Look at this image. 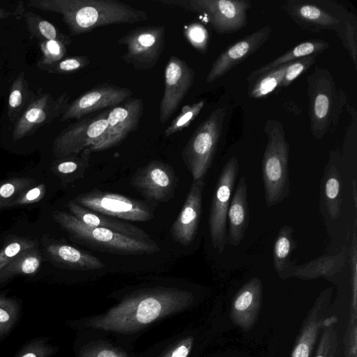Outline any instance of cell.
I'll list each match as a JSON object with an SVG mask.
<instances>
[{"label":"cell","instance_id":"cell-1","mask_svg":"<svg viewBox=\"0 0 357 357\" xmlns=\"http://www.w3.org/2000/svg\"><path fill=\"white\" fill-rule=\"evenodd\" d=\"M193 300L192 293L184 289H146L126 298L107 313L89 319L87 325L107 331L133 333L160 318L188 307Z\"/></svg>","mask_w":357,"mask_h":357},{"label":"cell","instance_id":"cell-2","mask_svg":"<svg viewBox=\"0 0 357 357\" xmlns=\"http://www.w3.org/2000/svg\"><path fill=\"white\" fill-rule=\"evenodd\" d=\"M27 6L60 14L70 35L111 24L147 20L146 11L116 0H31Z\"/></svg>","mask_w":357,"mask_h":357},{"label":"cell","instance_id":"cell-3","mask_svg":"<svg viewBox=\"0 0 357 357\" xmlns=\"http://www.w3.org/2000/svg\"><path fill=\"white\" fill-rule=\"evenodd\" d=\"M52 217L72 241L93 250L119 255H146L160 250L155 241H142L105 228L89 226L65 211H55Z\"/></svg>","mask_w":357,"mask_h":357},{"label":"cell","instance_id":"cell-4","mask_svg":"<svg viewBox=\"0 0 357 357\" xmlns=\"http://www.w3.org/2000/svg\"><path fill=\"white\" fill-rule=\"evenodd\" d=\"M264 132L267 144L261 160L265 202L268 207L281 203L290 194L289 144L284 127L275 119L266 121Z\"/></svg>","mask_w":357,"mask_h":357},{"label":"cell","instance_id":"cell-5","mask_svg":"<svg viewBox=\"0 0 357 357\" xmlns=\"http://www.w3.org/2000/svg\"><path fill=\"white\" fill-rule=\"evenodd\" d=\"M307 83L311 132L316 139H321L335 128L346 95L337 90L334 77L326 68H314Z\"/></svg>","mask_w":357,"mask_h":357},{"label":"cell","instance_id":"cell-6","mask_svg":"<svg viewBox=\"0 0 357 357\" xmlns=\"http://www.w3.org/2000/svg\"><path fill=\"white\" fill-rule=\"evenodd\" d=\"M227 111L224 107L213 110L193 132L185 144L182 160L192 181L205 177L211 168L222 134Z\"/></svg>","mask_w":357,"mask_h":357},{"label":"cell","instance_id":"cell-7","mask_svg":"<svg viewBox=\"0 0 357 357\" xmlns=\"http://www.w3.org/2000/svg\"><path fill=\"white\" fill-rule=\"evenodd\" d=\"M162 4L202 15L218 34L235 33L247 24L249 0H161Z\"/></svg>","mask_w":357,"mask_h":357},{"label":"cell","instance_id":"cell-8","mask_svg":"<svg viewBox=\"0 0 357 357\" xmlns=\"http://www.w3.org/2000/svg\"><path fill=\"white\" fill-rule=\"evenodd\" d=\"M164 26L148 25L136 27L119 38V45H125L127 51L121 59L136 70L153 68L165 47Z\"/></svg>","mask_w":357,"mask_h":357},{"label":"cell","instance_id":"cell-9","mask_svg":"<svg viewBox=\"0 0 357 357\" xmlns=\"http://www.w3.org/2000/svg\"><path fill=\"white\" fill-rule=\"evenodd\" d=\"M239 169L236 156L231 157L222 167L212 196L208 227L213 248L221 254L227 245V215Z\"/></svg>","mask_w":357,"mask_h":357},{"label":"cell","instance_id":"cell-10","mask_svg":"<svg viewBox=\"0 0 357 357\" xmlns=\"http://www.w3.org/2000/svg\"><path fill=\"white\" fill-rule=\"evenodd\" d=\"M73 201L91 211L123 221L147 222L153 218L144 202L98 188L79 194Z\"/></svg>","mask_w":357,"mask_h":357},{"label":"cell","instance_id":"cell-11","mask_svg":"<svg viewBox=\"0 0 357 357\" xmlns=\"http://www.w3.org/2000/svg\"><path fill=\"white\" fill-rule=\"evenodd\" d=\"M109 110L93 117L80 119L63 130L54 139L52 153L56 158L92 149L107 128Z\"/></svg>","mask_w":357,"mask_h":357},{"label":"cell","instance_id":"cell-12","mask_svg":"<svg viewBox=\"0 0 357 357\" xmlns=\"http://www.w3.org/2000/svg\"><path fill=\"white\" fill-rule=\"evenodd\" d=\"M68 105L69 96L66 92L56 98L48 93L36 95L21 116L13 125V141H18L31 135L40 128L61 117Z\"/></svg>","mask_w":357,"mask_h":357},{"label":"cell","instance_id":"cell-13","mask_svg":"<svg viewBox=\"0 0 357 357\" xmlns=\"http://www.w3.org/2000/svg\"><path fill=\"white\" fill-rule=\"evenodd\" d=\"M177 181L170 165L152 160L134 173L130 184L149 201L167 202L174 197Z\"/></svg>","mask_w":357,"mask_h":357},{"label":"cell","instance_id":"cell-14","mask_svg":"<svg viewBox=\"0 0 357 357\" xmlns=\"http://www.w3.org/2000/svg\"><path fill=\"white\" fill-rule=\"evenodd\" d=\"M195 71L183 59L172 56L164 71V92L160 103L159 121L166 123L176 111L195 80Z\"/></svg>","mask_w":357,"mask_h":357},{"label":"cell","instance_id":"cell-15","mask_svg":"<svg viewBox=\"0 0 357 357\" xmlns=\"http://www.w3.org/2000/svg\"><path fill=\"white\" fill-rule=\"evenodd\" d=\"M143 113L144 101L137 98L110 109L107 117V128L99 143L91 149V152L104 151L122 142L137 130Z\"/></svg>","mask_w":357,"mask_h":357},{"label":"cell","instance_id":"cell-16","mask_svg":"<svg viewBox=\"0 0 357 357\" xmlns=\"http://www.w3.org/2000/svg\"><path fill=\"white\" fill-rule=\"evenodd\" d=\"M132 91L126 87L110 84L97 85L80 95L71 103L61 116L63 122L70 119H80L84 116L104 108H112L131 96Z\"/></svg>","mask_w":357,"mask_h":357},{"label":"cell","instance_id":"cell-17","mask_svg":"<svg viewBox=\"0 0 357 357\" xmlns=\"http://www.w3.org/2000/svg\"><path fill=\"white\" fill-rule=\"evenodd\" d=\"M271 32L270 26H264L228 47L213 63L206 82H213L256 52L266 42Z\"/></svg>","mask_w":357,"mask_h":357},{"label":"cell","instance_id":"cell-18","mask_svg":"<svg viewBox=\"0 0 357 357\" xmlns=\"http://www.w3.org/2000/svg\"><path fill=\"white\" fill-rule=\"evenodd\" d=\"M205 177L192 181L183 206L170 228V234L176 243L188 246L194 241L202 212V195Z\"/></svg>","mask_w":357,"mask_h":357},{"label":"cell","instance_id":"cell-19","mask_svg":"<svg viewBox=\"0 0 357 357\" xmlns=\"http://www.w3.org/2000/svg\"><path fill=\"white\" fill-rule=\"evenodd\" d=\"M333 289L322 290L309 310L295 341L290 357H312L321 326L330 308Z\"/></svg>","mask_w":357,"mask_h":357},{"label":"cell","instance_id":"cell-20","mask_svg":"<svg viewBox=\"0 0 357 357\" xmlns=\"http://www.w3.org/2000/svg\"><path fill=\"white\" fill-rule=\"evenodd\" d=\"M262 282L253 277L234 295L229 317L232 323L243 331H249L255 325L261 308Z\"/></svg>","mask_w":357,"mask_h":357},{"label":"cell","instance_id":"cell-21","mask_svg":"<svg viewBox=\"0 0 357 357\" xmlns=\"http://www.w3.org/2000/svg\"><path fill=\"white\" fill-rule=\"evenodd\" d=\"M289 17L299 26L317 32L325 29L340 31L344 18L341 19L322 6L300 1H286L283 6Z\"/></svg>","mask_w":357,"mask_h":357},{"label":"cell","instance_id":"cell-22","mask_svg":"<svg viewBox=\"0 0 357 357\" xmlns=\"http://www.w3.org/2000/svg\"><path fill=\"white\" fill-rule=\"evenodd\" d=\"M43 247L46 258L57 267L82 271L105 268L96 257L65 243L48 239Z\"/></svg>","mask_w":357,"mask_h":357},{"label":"cell","instance_id":"cell-23","mask_svg":"<svg viewBox=\"0 0 357 357\" xmlns=\"http://www.w3.org/2000/svg\"><path fill=\"white\" fill-rule=\"evenodd\" d=\"M249 222L248 185L246 177L243 176L235 188L227 211V244L237 246L241 243L248 228Z\"/></svg>","mask_w":357,"mask_h":357},{"label":"cell","instance_id":"cell-24","mask_svg":"<svg viewBox=\"0 0 357 357\" xmlns=\"http://www.w3.org/2000/svg\"><path fill=\"white\" fill-rule=\"evenodd\" d=\"M67 206L70 213L89 226L105 228L142 241H154L148 233L132 224L91 211L73 200L69 201Z\"/></svg>","mask_w":357,"mask_h":357},{"label":"cell","instance_id":"cell-25","mask_svg":"<svg viewBox=\"0 0 357 357\" xmlns=\"http://www.w3.org/2000/svg\"><path fill=\"white\" fill-rule=\"evenodd\" d=\"M347 255L342 251L333 255H324L301 265L291 263L279 276L282 280L295 277L302 280L329 278L340 272L346 264Z\"/></svg>","mask_w":357,"mask_h":357},{"label":"cell","instance_id":"cell-26","mask_svg":"<svg viewBox=\"0 0 357 357\" xmlns=\"http://www.w3.org/2000/svg\"><path fill=\"white\" fill-rule=\"evenodd\" d=\"M328 43L321 40H310L300 43L271 62L251 72L248 76L246 81L249 85H250L259 76L276 67L290 63L304 56L314 54L317 55L328 48Z\"/></svg>","mask_w":357,"mask_h":357},{"label":"cell","instance_id":"cell-27","mask_svg":"<svg viewBox=\"0 0 357 357\" xmlns=\"http://www.w3.org/2000/svg\"><path fill=\"white\" fill-rule=\"evenodd\" d=\"M321 195L330 218L337 220L342 206V180L337 167L331 162L327 164L322 177Z\"/></svg>","mask_w":357,"mask_h":357},{"label":"cell","instance_id":"cell-28","mask_svg":"<svg viewBox=\"0 0 357 357\" xmlns=\"http://www.w3.org/2000/svg\"><path fill=\"white\" fill-rule=\"evenodd\" d=\"M41 261L42 253L38 245L22 252L0 271V285L17 275L35 274L40 268Z\"/></svg>","mask_w":357,"mask_h":357},{"label":"cell","instance_id":"cell-29","mask_svg":"<svg viewBox=\"0 0 357 357\" xmlns=\"http://www.w3.org/2000/svg\"><path fill=\"white\" fill-rule=\"evenodd\" d=\"M36 94L30 89L24 71H21L13 80L8 93L7 114L13 125L33 100Z\"/></svg>","mask_w":357,"mask_h":357},{"label":"cell","instance_id":"cell-30","mask_svg":"<svg viewBox=\"0 0 357 357\" xmlns=\"http://www.w3.org/2000/svg\"><path fill=\"white\" fill-rule=\"evenodd\" d=\"M91 153L89 148L79 153L57 158L52 163V170L66 182L81 178L89 165Z\"/></svg>","mask_w":357,"mask_h":357},{"label":"cell","instance_id":"cell-31","mask_svg":"<svg viewBox=\"0 0 357 357\" xmlns=\"http://www.w3.org/2000/svg\"><path fill=\"white\" fill-rule=\"evenodd\" d=\"M294 229L289 225H283L279 230L273 247V267L280 276L291 264L292 252L296 248Z\"/></svg>","mask_w":357,"mask_h":357},{"label":"cell","instance_id":"cell-32","mask_svg":"<svg viewBox=\"0 0 357 357\" xmlns=\"http://www.w3.org/2000/svg\"><path fill=\"white\" fill-rule=\"evenodd\" d=\"M23 16L29 32L39 41L58 40L66 47L70 45L71 39L68 36L41 16L31 11L25 12Z\"/></svg>","mask_w":357,"mask_h":357},{"label":"cell","instance_id":"cell-33","mask_svg":"<svg viewBox=\"0 0 357 357\" xmlns=\"http://www.w3.org/2000/svg\"><path fill=\"white\" fill-rule=\"evenodd\" d=\"M337 324V318L334 315L325 318L314 357H341Z\"/></svg>","mask_w":357,"mask_h":357},{"label":"cell","instance_id":"cell-34","mask_svg":"<svg viewBox=\"0 0 357 357\" xmlns=\"http://www.w3.org/2000/svg\"><path fill=\"white\" fill-rule=\"evenodd\" d=\"M289 63L276 67L257 78L249 85V97L261 98L279 88Z\"/></svg>","mask_w":357,"mask_h":357},{"label":"cell","instance_id":"cell-35","mask_svg":"<svg viewBox=\"0 0 357 357\" xmlns=\"http://www.w3.org/2000/svg\"><path fill=\"white\" fill-rule=\"evenodd\" d=\"M21 305L17 299L0 294V340L4 338L17 324Z\"/></svg>","mask_w":357,"mask_h":357},{"label":"cell","instance_id":"cell-36","mask_svg":"<svg viewBox=\"0 0 357 357\" xmlns=\"http://www.w3.org/2000/svg\"><path fill=\"white\" fill-rule=\"evenodd\" d=\"M36 184V181L29 177H13L0 181V210L7 208L13 199Z\"/></svg>","mask_w":357,"mask_h":357},{"label":"cell","instance_id":"cell-37","mask_svg":"<svg viewBox=\"0 0 357 357\" xmlns=\"http://www.w3.org/2000/svg\"><path fill=\"white\" fill-rule=\"evenodd\" d=\"M205 105V100L184 105L181 112L173 119L171 124L164 132L165 137H169L176 132L188 128L196 119Z\"/></svg>","mask_w":357,"mask_h":357},{"label":"cell","instance_id":"cell-38","mask_svg":"<svg viewBox=\"0 0 357 357\" xmlns=\"http://www.w3.org/2000/svg\"><path fill=\"white\" fill-rule=\"evenodd\" d=\"M59 348L50 343L47 337L34 338L23 345L14 357H52L58 352Z\"/></svg>","mask_w":357,"mask_h":357},{"label":"cell","instance_id":"cell-39","mask_svg":"<svg viewBox=\"0 0 357 357\" xmlns=\"http://www.w3.org/2000/svg\"><path fill=\"white\" fill-rule=\"evenodd\" d=\"M90 62V59L86 56H73L63 58L51 65L40 66L38 68L51 74H71L84 68Z\"/></svg>","mask_w":357,"mask_h":357},{"label":"cell","instance_id":"cell-40","mask_svg":"<svg viewBox=\"0 0 357 357\" xmlns=\"http://www.w3.org/2000/svg\"><path fill=\"white\" fill-rule=\"evenodd\" d=\"M338 33L356 68L357 26L355 17H351V15L347 16L344 20L343 24Z\"/></svg>","mask_w":357,"mask_h":357},{"label":"cell","instance_id":"cell-41","mask_svg":"<svg viewBox=\"0 0 357 357\" xmlns=\"http://www.w3.org/2000/svg\"><path fill=\"white\" fill-rule=\"evenodd\" d=\"M39 47L42 56L37 63L38 68L58 62L65 58L67 52L66 46L58 40L40 41Z\"/></svg>","mask_w":357,"mask_h":357},{"label":"cell","instance_id":"cell-42","mask_svg":"<svg viewBox=\"0 0 357 357\" xmlns=\"http://www.w3.org/2000/svg\"><path fill=\"white\" fill-rule=\"evenodd\" d=\"M38 243L26 238H15L0 250V271L22 252L38 246Z\"/></svg>","mask_w":357,"mask_h":357},{"label":"cell","instance_id":"cell-43","mask_svg":"<svg viewBox=\"0 0 357 357\" xmlns=\"http://www.w3.org/2000/svg\"><path fill=\"white\" fill-rule=\"evenodd\" d=\"M184 35L191 45L198 52H206L208 45V33L202 24L193 22L185 26Z\"/></svg>","mask_w":357,"mask_h":357},{"label":"cell","instance_id":"cell-44","mask_svg":"<svg viewBox=\"0 0 357 357\" xmlns=\"http://www.w3.org/2000/svg\"><path fill=\"white\" fill-rule=\"evenodd\" d=\"M316 56L314 54L309 55L290 62L279 87L289 86L298 77L306 72L314 63Z\"/></svg>","mask_w":357,"mask_h":357},{"label":"cell","instance_id":"cell-45","mask_svg":"<svg viewBox=\"0 0 357 357\" xmlns=\"http://www.w3.org/2000/svg\"><path fill=\"white\" fill-rule=\"evenodd\" d=\"M79 357H128L127 354L119 348L109 344H96L87 345L80 350Z\"/></svg>","mask_w":357,"mask_h":357},{"label":"cell","instance_id":"cell-46","mask_svg":"<svg viewBox=\"0 0 357 357\" xmlns=\"http://www.w3.org/2000/svg\"><path fill=\"white\" fill-rule=\"evenodd\" d=\"M45 193L46 185L44 183L36 184L24 190L13 199L8 205L7 208L36 203L44 197Z\"/></svg>","mask_w":357,"mask_h":357},{"label":"cell","instance_id":"cell-47","mask_svg":"<svg viewBox=\"0 0 357 357\" xmlns=\"http://www.w3.org/2000/svg\"><path fill=\"white\" fill-rule=\"evenodd\" d=\"M193 337L183 339L162 357H188L193 344Z\"/></svg>","mask_w":357,"mask_h":357},{"label":"cell","instance_id":"cell-48","mask_svg":"<svg viewBox=\"0 0 357 357\" xmlns=\"http://www.w3.org/2000/svg\"><path fill=\"white\" fill-rule=\"evenodd\" d=\"M351 195L355 208H357V185L356 179H353L351 183Z\"/></svg>","mask_w":357,"mask_h":357},{"label":"cell","instance_id":"cell-49","mask_svg":"<svg viewBox=\"0 0 357 357\" xmlns=\"http://www.w3.org/2000/svg\"><path fill=\"white\" fill-rule=\"evenodd\" d=\"M10 16H15V13L5 10L0 7V20L6 19Z\"/></svg>","mask_w":357,"mask_h":357}]
</instances>
